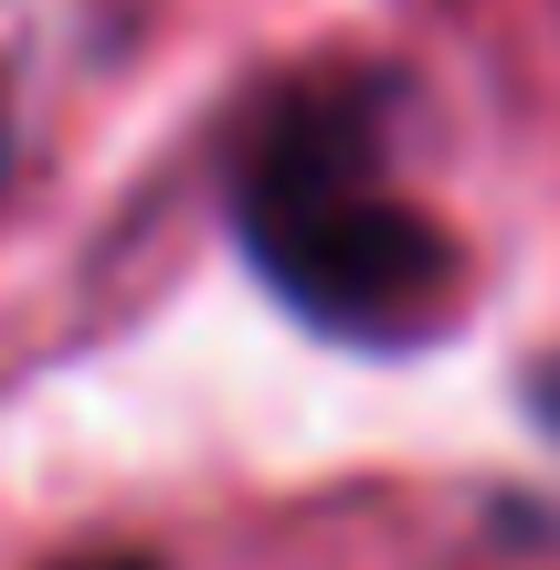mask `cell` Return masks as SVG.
Segmentation results:
<instances>
[{
  "instance_id": "obj_1",
  "label": "cell",
  "mask_w": 560,
  "mask_h": 570,
  "mask_svg": "<svg viewBox=\"0 0 560 570\" xmlns=\"http://www.w3.org/2000/svg\"><path fill=\"white\" fill-rule=\"evenodd\" d=\"M233 223L265 285L307 327L360 348H413L465 306V254L434 212L402 190L371 96L328 75L286 85L233 159Z\"/></svg>"
},
{
  "instance_id": "obj_2",
  "label": "cell",
  "mask_w": 560,
  "mask_h": 570,
  "mask_svg": "<svg viewBox=\"0 0 560 570\" xmlns=\"http://www.w3.org/2000/svg\"><path fill=\"white\" fill-rule=\"evenodd\" d=\"M540 412H550V423H560V370H550V381H540Z\"/></svg>"
},
{
  "instance_id": "obj_3",
  "label": "cell",
  "mask_w": 560,
  "mask_h": 570,
  "mask_svg": "<svg viewBox=\"0 0 560 570\" xmlns=\"http://www.w3.org/2000/svg\"><path fill=\"white\" fill-rule=\"evenodd\" d=\"M75 570H148V560H75Z\"/></svg>"
},
{
  "instance_id": "obj_4",
  "label": "cell",
  "mask_w": 560,
  "mask_h": 570,
  "mask_svg": "<svg viewBox=\"0 0 560 570\" xmlns=\"http://www.w3.org/2000/svg\"><path fill=\"white\" fill-rule=\"evenodd\" d=\"M0 159H11V96H0Z\"/></svg>"
}]
</instances>
